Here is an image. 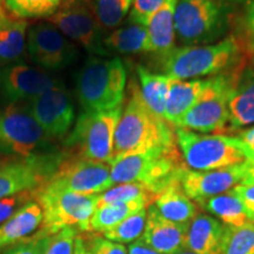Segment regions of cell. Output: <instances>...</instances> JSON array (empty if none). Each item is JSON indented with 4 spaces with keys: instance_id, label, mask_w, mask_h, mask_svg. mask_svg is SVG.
Here are the masks:
<instances>
[{
    "instance_id": "30",
    "label": "cell",
    "mask_w": 254,
    "mask_h": 254,
    "mask_svg": "<svg viewBox=\"0 0 254 254\" xmlns=\"http://www.w3.org/2000/svg\"><path fill=\"white\" fill-rule=\"evenodd\" d=\"M93 14L104 31L118 28L132 8L133 0H88Z\"/></svg>"
},
{
    "instance_id": "10",
    "label": "cell",
    "mask_w": 254,
    "mask_h": 254,
    "mask_svg": "<svg viewBox=\"0 0 254 254\" xmlns=\"http://www.w3.org/2000/svg\"><path fill=\"white\" fill-rule=\"evenodd\" d=\"M241 67L236 71L221 73L212 77L208 87L199 100L178 122L176 128L189 129L204 134L226 133L228 101L237 74Z\"/></svg>"
},
{
    "instance_id": "2",
    "label": "cell",
    "mask_w": 254,
    "mask_h": 254,
    "mask_svg": "<svg viewBox=\"0 0 254 254\" xmlns=\"http://www.w3.org/2000/svg\"><path fill=\"white\" fill-rule=\"evenodd\" d=\"M161 60L164 74L178 80L211 78L236 71L245 63V46L236 36L214 44L176 47Z\"/></svg>"
},
{
    "instance_id": "50",
    "label": "cell",
    "mask_w": 254,
    "mask_h": 254,
    "mask_svg": "<svg viewBox=\"0 0 254 254\" xmlns=\"http://www.w3.org/2000/svg\"><path fill=\"white\" fill-rule=\"evenodd\" d=\"M2 0H0V12H4V9H2Z\"/></svg>"
},
{
    "instance_id": "49",
    "label": "cell",
    "mask_w": 254,
    "mask_h": 254,
    "mask_svg": "<svg viewBox=\"0 0 254 254\" xmlns=\"http://www.w3.org/2000/svg\"><path fill=\"white\" fill-rule=\"evenodd\" d=\"M176 254H196V253L192 252V251H190V250H186V249H184V250L180 251V252H177Z\"/></svg>"
},
{
    "instance_id": "37",
    "label": "cell",
    "mask_w": 254,
    "mask_h": 254,
    "mask_svg": "<svg viewBox=\"0 0 254 254\" xmlns=\"http://www.w3.org/2000/svg\"><path fill=\"white\" fill-rule=\"evenodd\" d=\"M34 192L36 190H27L0 200V225L7 221L19 209L30 202L34 196Z\"/></svg>"
},
{
    "instance_id": "35",
    "label": "cell",
    "mask_w": 254,
    "mask_h": 254,
    "mask_svg": "<svg viewBox=\"0 0 254 254\" xmlns=\"http://www.w3.org/2000/svg\"><path fill=\"white\" fill-rule=\"evenodd\" d=\"M77 231L65 227L51 236L44 237L43 254H74Z\"/></svg>"
},
{
    "instance_id": "19",
    "label": "cell",
    "mask_w": 254,
    "mask_h": 254,
    "mask_svg": "<svg viewBox=\"0 0 254 254\" xmlns=\"http://www.w3.org/2000/svg\"><path fill=\"white\" fill-rule=\"evenodd\" d=\"M252 124H254V67L244 65L238 72L228 101L226 132H239Z\"/></svg>"
},
{
    "instance_id": "25",
    "label": "cell",
    "mask_w": 254,
    "mask_h": 254,
    "mask_svg": "<svg viewBox=\"0 0 254 254\" xmlns=\"http://www.w3.org/2000/svg\"><path fill=\"white\" fill-rule=\"evenodd\" d=\"M27 23L0 12V67L23 63L27 45Z\"/></svg>"
},
{
    "instance_id": "18",
    "label": "cell",
    "mask_w": 254,
    "mask_h": 254,
    "mask_svg": "<svg viewBox=\"0 0 254 254\" xmlns=\"http://www.w3.org/2000/svg\"><path fill=\"white\" fill-rule=\"evenodd\" d=\"M187 225L164 218L153 204L147 207V219L140 239L161 254H176L185 249Z\"/></svg>"
},
{
    "instance_id": "15",
    "label": "cell",
    "mask_w": 254,
    "mask_h": 254,
    "mask_svg": "<svg viewBox=\"0 0 254 254\" xmlns=\"http://www.w3.org/2000/svg\"><path fill=\"white\" fill-rule=\"evenodd\" d=\"M59 84L45 69L24 62L0 67V99L7 105L28 103Z\"/></svg>"
},
{
    "instance_id": "14",
    "label": "cell",
    "mask_w": 254,
    "mask_h": 254,
    "mask_svg": "<svg viewBox=\"0 0 254 254\" xmlns=\"http://www.w3.org/2000/svg\"><path fill=\"white\" fill-rule=\"evenodd\" d=\"M26 51L32 62L45 71L65 69L79 58L77 45L51 23L38 24L28 31Z\"/></svg>"
},
{
    "instance_id": "12",
    "label": "cell",
    "mask_w": 254,
    "mask_h": 254,
    "mask_svg": "<svg viewBox=\"0 0 254 254\" xmlns=\"http://www.w3.org/2000/svg\"><path fill=\"white\" fill-rule=\"evenodd\" d=\"M49 20L64 36L84 47L90 56H110L104 45L105 31L98 23L88 0L65 2Z\"/></svg>"
},
{
    "instance_id": "32",
    "label": "cell",
    "mask_w": 254,
    "mask_h": 254,
    "mask_svg": "<svg viewBox=\"0 0 254 254\" xmlns=\"http://www.w3.org/2000/svg\"><path fill=\"white\" fill-rule=\"evenodd\" d=\"M9 13L18 19L51 18L58 11L60 0H2Z\"/></svg>"
},
{
    "instance_id": "1",
    "label": "cell",
    "mask_w": 254,
    "mask_h": 254,
    "mask_svg": "<svg viewBox=\"0 0 254 254\" xmlns=\"http://www.w3.org/2000/svg\"><path fill=\"white\" fill-rule=\"evenodd\" d=\"M176 146V128L148 109L141 97L140 88L133 80L117 125L111 163L128 154Z\"/></svg>"
},
{
    "instance_id": "20",
    "label": "cell",
    "mask_w": 254,
    "mask_h": 254,
    "mask_svg": "<svg viewBox=\"0 0 254 254\" xmlns=\"http://www.w3.org/2000/svg\"><path fill=\"white\" fill-rule=\"evenodd\" d=\"M225 228L217 218L198 213L187 225L185 249L196 254H220Z\"/></svg>"
},
{
    "instance_id": "11",
    "label": "cell",
    "mask_w": 254,
    "mask_h": 254,
    "mask_svg": "<svg viewBox=\"0 0 254 254\" xmlns=\"http://www.w3.org/2000/svg\"><path fill=\"white\" fill-rule=\"evenodd\" d=\"M65 159L59 150L0 164V200L45 185Z\"/></svg>"
},
{
    "instance_id": "29",
    "label": "cell",
    "mask_w": 254,
    "mask_h": 254,
    "mask_svg": "<svg viewBox=\"0 0 254 254\" xmlns=\"http://www.w3.org/2000/svg\"><path fill=\"white\" fill-rule=\"evenodd\" d=\"M150 205L151 202L148 200L138 199L128 202L99 206L95 208L92 215L90 224H88V232L101 234L103 232L125 220L129 215L147 208Z\"/></svg>"
},
{
    "instance_id": "17",
    "label": "cell",
    "mask_w": 254,
    "mask_h": 254,
    "mask_svg": "<svg viewBox=\"0 0 254 254\" xmlns=\"http://www.w3.org/2000/svg\"><path fill=\"white\" fill-rule=\"evenodd\" d=\"M250 161L234 165L231 167L212 171H193L184 168L179 182L184 192L199 206L207 199L226 193L245 179Z\"/></svg>"
},
{
    "instance_id": "48",
    "label": "cell",
    "mask_w": 254,
    "mask_h": 254,
    "mask_svg": "<svg viewBox=\"0 0 254 254\" xmlns=\"http://www.w3.org/2000/svg\"><path fill=\"white\" fill-rule=\"evenodd\" d=\"M250 53H251V56H252V62L254 64V40L252 41V44H251V46H250Z\"/></svg>"
},
{
    "instance_id": "38",
    "label": "cell",
    "mask_w": 254,
    "mask_h": 254,
    "mask_svg": "<svg viewBox=\"0 0 254 254\" xmlns=\"http://www.w3.org/2000/svg\"><path fill=\"white\" fill-rule=\"evenodd\" d=\"M85 243L91 254H128L125 245L106 239L99 233L92 234Z\"/></svg>"
},
{
    "instance_id": "21",
    "label": "cell",
    "mask_w": 254,
    "mask_h": 254,
    "mask_svg": "<svg viewBox=\"0 0 254 254\" xmlns=\"http://www.w3.org/2000/svg\"><path fill=\"white\" fill-rule=\"evenodd\" d=\"M178 0H165L147 24L148 53L163 59L176 49L174 14Z\"/></svg>"
},
{
    "instance_id": "40",
    "label": "cell",
    "mask_w": 254,
    "mask_h": 254,
    "mask_svg": "<svg viewBox=\"0 0 254 254\" xmlns=\"http://www.w3.org/2000/svg\"><path fill=\"white\" fill-rule=\"evenodd\" d=\"M234 193L243 202L251 221L254 222V184H239L234 189Z\"/></svg>"
},
{
    "instance_id": "34",
    "label": "cell",
    "mask_w": 254,
    "mask_h": 254,
    "mask_svg": "<svg viewBox=\"0 0 254 254\" xmlns=\"http://www.w3.org/2000/svg\"><path fill=\"white\" fill-rule=\"evenodd\" d=\"M220 254H254V222L240 227L226 226Z\"/></svg>"
},
{
    "instance_id": "7",
    "label": "cell",
    "mask_w": 254,
    "mask_h": 254,
    "mask_svg": "<svg viewBox=\"0 0 254 254\" xmlns=\"http://www.w3.org/2000/svg\"><path fill=\"white\" fill-rule=\"evenodd\" d=\"M176 138L184 163L190 170H219L247 160L243 142L234 135L204 134L176 128Z\"/></svg>"
},
{
    "instance_id": "44",
    "label": "cell",
    "mask_w": 254,
    "mask_h": 254,
    "mask_svg": "<svg viewBox=\"0 0 254 254\" xmlns=\"http://www.w3.org/2000/svg\"><path fill=\"white\" fill-rule=\"evenodd\" d=\"M74 254H91L90 250L86 246L84 238L78 236L75 239V247H74Z\"/></svg>"
},
{
    "instance_id": "41",
    "label": "cell",
    "mask_w": 254,
    "mask_h": 254,
    "mask_svg": "<svg viewBox=\"0 0 254 254\" xmlns=\"http://www.w3.org/2000/svg\"><path fill=\"white\" fill-rule=\"evenodd\" d=\"M127 253L128 254H161L157 252V251L151 249L150 246H147L141 239H138L133 241L127 247Z\"/></svg>"
},
{
    "instance_id": "51",
    "label": "cell",
    "mask_w": 254,
    "mask_h": 254,
    "mask_svg": "<svg viewBox=\"0 0 254 254\" xmlns=\"http://www.w3.org/2000/svg\"><path fill=\"white\" fill-rule=\"evenodd\" d=\"M67 1H71V0H60V2H64V4H65V2H67Z\"/></svg>"
},
{
    "instance_id": "45",
    "label": "cell",
    "mask_w": 254,
    "mask_h": 254,
    "mask_svg": "<svg viewBox=\"0 0 254 254\" xmlns=\"http://www.w3.org/2000/svg\"><path fill=\"white\" fill-rule=\"evenodd\" d=\"M243 150H244V153H245V157L247 160H249L250 163L254 164V146L253 147H250V146H246L243 142Z\"/></svg>"
},
{
    "instance_id": "24",
    "label": "cell",
    "mask_w": 254,
    "mask_h": 254,
    "mask_svg": "<svg viewBox=\"0 0 254 254\" xmlns=\"http://www.w3.org/2000/svg\"><path fill=\"white\" fill-rule=\"evenodd\" d=\"M153 205L164 218L180 225H189L198 214L195 202L184 192L179 178L158 193Z\"/></svg>"
},
{
    "instance_id": "33",
    "label": "cell",
    "mask_w": 254,
    "mask_h": 254,
    "mask_svg": "<svg viewBox=\"0 0 254 254\" xmlns=\"http://www.w3.org/2000/svg\"><path fill=\"white\" fill-rule=\"evenodd\" d=\"M146 219H147V208L141 209L136 213L129 215L125 220L119 222L116 226L109 228L101 233V236L111 241L118 244H131L140 239L145 230Z\"/></svg>"
},
{
    "instance_id": "23",
    "label": "cell",
    "mask_w": 254,
    "mask_h": 254,
    "mask_svg": "<svg viewBox=\"0 0 254 254\" xmlns=\"http://www.w3.org/2000/svg\"><path fill=\"white\" fill-rule=\"evenodd\" d=\"M211 78L190 79V80L174 79L167 95L166 106H165V120L176 127L184 114L199 100L201 94L208 87Z\"/></svg>"
},
{
    "instance_id": "26",
    "label": "cell",
    "mask_w": 254,
    "mask_h": 254,
    "mask_svg": "<svg viewBox=\"0 0 254 254\" xmlns=\"http://www.w3.org/2000/svg\"><path fill=\"white\" fill-rule=\"evenodd\" d=\"M104 45L109 55L148 53L147 27L127 21L126 25L112 31L109 36H105Z\"/></svg>"
},
{
    "instance_id": "46",
    "label": "cell",
    "mask_w": 254,
    "mask_h": 254,
    "mask_svg": "<svg viewBox=\"0 0 254 254\" xmlns=\"http://www.w3.org/2000/svg\"><path fill=\"white\" fill-rule=\"evenodd\" d=\"M243 184H254V164L250 163L249 170H247L246 177L244 179Z\"/></svg>"
},
{
    "instance_id": "47",
    "label": "cell",
    "mask_w": 254,
    "mask_h": 254,
    "mask_svg": "<svg viewBox=\"0 0 254 254\" xmlns=\"http://www.w3.org/2000/svg\"><path fill=\"white\" fill-rule=\"evenodd\" d=\"M219 1L228 2V4H243V2H247L249 0H219Z\"/></svg>"
},
{
    "instance_id": "8",
    "label": "cell",
    "mask_w": 254,
    "mask_h": 254,
    "mask_svg": "<svg viewBox=\"0 0 254 254\" xmlns=\"http://www.w3.org/2000/svg\"><path fill=\"white\" fill-rule=\"evenodd\" d=\"M34 198L43 209V221L34 236L47 237L65 227L88 232V224L97 208L98 194L86 195L39 187Z\"/></svg>"
},
{
    "instance_id": "6",
    "label": "cell",
    "mask_w": 254,
    "mask_h": 254,
    "mask_svg": "<svg viewBox=\"0 0 254 254\" xmlns=\"http://www.w3.org/2000/svg\"><path fill=\"white\" fill-rule=\"evenodd\" d=\"M59 151L28 110L27 103L7 105L0 111V154L17 158Z\"/></svg>"
},
{
    "instance_id": "28",
    "label": "cell",
    "mask_w": 254,
    "mask_h": 254,
    "mask_svg": "<svg viewBox=\"0 0 254 254\" xmlns=\"http://www.w3.org/2000/svg\"><path fill=\"white\" fill-rule=\"evenodd\" d=\"M200 207L215 215L226 226L240 227L252 222L243 202L233 190L207 199L200 205Z\"/></svg>"
},
{
    "instance_id": "27",
    "label": "cell",
    "mask_w": 254,
    "mask_h": 254,
    "mask_svg": "<svg viewBox=\"0 0 254 254\" xmlns=\"http://www.w3.org/2000/svg\"><path fill=\"white\" fill-rule=\"evenodd\" d=\"M136 75L140 82V93L146 105L159 118L165 119V106L170 88L174 79L166 74L153 73L145 66L136 67Z\"/></svg>"
},
{
    "instance_id": "31",
    "label": "cell",
    "mask_w": 254,
    "mask_h": 254,
    "mask_svg": "<svg viewBox=\"0 0 254 254\" xmlns=\"http://www.w3.org/2000/svg\"><path fill=\"white\" fill-rule=\"evenodd\" d=\"M145 199L153 204L155 194L147 187L138 183H127L119 184V185L112 186L105 192L98 194L97 207L104 205L120 204V202H128L133 200Z\"/></svg>"
},
{
    "instance_id": "4",
    "label": "cell",
    "mask_w": 254,
    "mask_h": 254,
    "mask_svg": "<svg viewBox=\"0 0 254 254\" xmlns=\"http://www.w3.org/2000/svg\"><path fill=\"white\" fill-rule=\"evenodd\" d=\"M110 166L113 186L138 183L151 190L155 196L187 167L178 146L125 155L113 160Z\"/></svg>"
},
{
    "instance_id": "9",
    "label": "cell",
    "mask_w": 254,
    "mask_h": 254,
    "mask_svg": "<svg viewBox=\"0 0 254 254\" xmlns=\"http://www.w3.org/2000/svg\"><path fill=\"white\" fill-rule=\"evenodd\" d=\"M122 112L123 105L100 112L82 111L65 138L64 146L77 151L79 158L110 164L113 157L114 134Z\"/></svg>"
},
{
    "instance_id": "16",
    "label": "cell",
    "mask_w": 254,
    "mask_h": 254,
    "mask_svg": "<svg viewBox=\"0 0 254 254\" xmlns=\"http://www.w3.org/2000/svg\"><path fill=\"white\" fill-rule=\"evenodd\" d=\"M27 105L32 116L51 138H65L74 126V105L63 82L28 101Z\"/></svg>"
},
{
    "instance_id": "42",
    "label": "cell",
    "mask_w": 254,
    "mask_h": 254,
    "mask_svg": "<svg viewBox=\"0 0 254 254\" xmlns=\"http://www.w3.org/2000/svg\"><path fill=\"white\" fill-rule=\"evenodd\" d=\"M245 25L247 31L254 37V0H249L246 2Z\"/></svg>"
},
{
    "instance_id": "13",
    "label": "cell",
    "mask_w": 254,
    "mask_h": 254,
    "mask_svg": "<svg viewBox=\"0 0 254 254\" xmlns=\"http://www.w3.org/2000/svg\"><path fill=\"white\" fill-rule=\"evenodd\" d=\"M113 186L110 164L75 158L64 160L57 172L43 187L53 190L100 194Z\"/></svg>"
},
{
    "instance_id": "43",
    "label": "cell",
    "mask_w": 254,
    "mask_h": 254,
    "mask_svg": "<svg viewBox=\"0 0 254 254\" xmlns=\"http://www.w3.org/2000/svg\"><path fill=\"white\" fill-rule=\"evenodd\" d=\"M234 136L239 139L241 142H244L246 146L253 147L254 146V126H250L245 129H241V131L237 132V134H234Z\"/></svg>"
},
{
    "instance_id": "5",
    "label": "cell",
    "mask_w": 254,
    "mask_h": 254,
    "mask_svg": "<svg viewBox=\"0 0 254 254\" xmlns=\"http://www.w3.org/2000/svg\"><path fill=\"white\" fill-rule=\"evenodd\" d=\"M232 4L219 0H178L174 14L176 40L183 46L214 44L224 39Z\"/></svg>"
},
{
    "instance_id": "3",
    "label": "cell",
    "mask_w": 254,
    "mask_h": 254,
    "mask_svg": "<svg viewBox=\"0 0 254 254\" xmlns=\"http://www.w3.org/2000/svg\"><path fill=\"white\" fill-rule=\"evenodd\" d=\"M127 72L118 57L90 56L75 77V94L84 112H100L122 106Z\"/></svg>"
},
{
    "instance_id": "36",
    "label": "cell",
    "mask_w": 254,
    "mask_h": 254,
    "mask_svg": "<svg viewBox=\"0 0 254 254\" xmlns=\"http://www.w3.org/2000/svg\"><path fill=\"white\" fill-rule=\"evenodd\" d=\"M164 1L165 0H133L128 21L147 26L151 17Z\"/></svg>"
},
{
    "instance_id": "39",
    "label": "cell",
    "mask_w": 254,
    "mask_h": 254,
    "mask_svg": "<svg viewBox=\"0 0 254 254\" xmlns=\"http://www.w3.org/2000/svg\"><path fill=\"white\" fill-rule=\"evenodd\" d=\"M44 237L31 236L11 249L5 251L2 254H43Z\"/></svg>"
},
{
    "instance_id": "22",
    "label": "cell",
    "mask_w": 254,
    "mask_h": 254,
    "mask_svg": "<svg viewBox=\"0 0 254 254\" xmlns=\"http://www.w3.org/2000/svg\"><path fill=\"white\" fill-rule=\"evenodd\" d=\"M43 221L39 202L31 200L7 221L0 225V254L32 236Z\"/></svg>"
}]
</instances>
